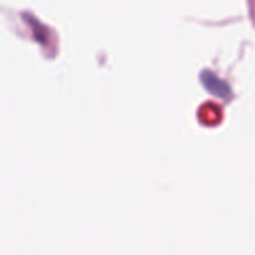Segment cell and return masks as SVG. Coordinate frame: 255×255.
<instances>
[]
</instances>
